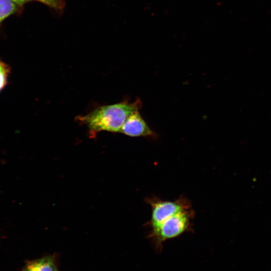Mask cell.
Wrapping results in <instances>:
<instances>
[{"label":"cell","instance_id":"obj_1","mask_svg":"<svg viewBox=\"0 0 271 271\" xmlns=\"http://www.w3.org/2000/svg\"><path fill=\"white\" fill-rule=\"evenodd\" d=\"M142 105L140 99L132 102L124 101L100 106L85 115L78 116L77 119L86 125L90 133L93 134L101 131L120 132L128 116L139 110Z\"/></svg>","mask_w":271,"mask_h":271},{"label":"cell","instance_id":"obj_2","mask_svg":"<svg viewBox=\"0 0 271 271\" xmlns=\"http://www.w3.org/2000/svg\"><path fill=\"white\" fill-rule=\"evenodd\" d=\"M194 217V211L192 208L180 212L150 229L147 237L159 252L162 250L164 242L192 230Z\"/></svg>","mask_w":271,"mask_h":271},{"label":"cell","instance_id":"obj_3","mask_svg":"<svg viewBox=\"0 0 271 271\" xmlns=\"http://www.w3.org/2000/svg\"><path fill=\"white\" fill-rule=\"evenodd\" d=\"M145 201L151 209L150 219L146 225L150 229L156 227L173 215L191 208L190 201L183 196L173 201L162 200L154 196L147 198Z\"/></svg>","mask_w":271,"mask_h":271},{"label":"cell","instance_id":"obj_4","mask_svg":"<svg viewBox=\"0 0 271 271\" xmlns=\"http://www.w3.org/2000/svg\"><path fill=\"white\" fill-rule=\"evenodd\" d=\"M120 132L132 137H155V133L148 125L139 110L132 112L128 116Z\"/></svg>","mask_w":271,"mask_h":271},{"label":"cell","instance_id":"obj_5","mask_svg":"<svg viewBox=\"0 0 271 271\" xmlns=\"http://www.w3.org/2000/svg\"><path fill=\"white\" fill-rule=\"evenodd\" d=\"M21 271H58L57 256L53 254L27 261Z\"/></svg>","mask_w":271,"mask_h":271},{"label":"cell","instance_id":"obj_6","mask_svg":"<svg viewBox=\"0 0 271 271\" xmlns=\"http://www.w3.org/2000/svg\"><path fill=\"white\" fill-rule=\"evenodd\" d=\"M19 7L11 0H0V25L5 19L15 13Z\"/></svg>","mask_w":271,"mask_h":271},{"label":"cell","instance_id":"obj_7","mask_svg":"<svg viewBox=\"0 0 271 271\" xmlns=\"http://www.w3.org/2000/svg\"><path fill=\"white\" fill-rule=\"evenodd\" d=\"M11 70L8 64L0 60V91L8 84Z\"/></svg>","mask_w":271,"mask_h":271},{"label":"cell","instance_id":"obj_8","mask_svg":"<svg viewBox=\"0 0 271 271\" xmlns=\"http://www.w3.org/2000/svg\"><path fill=\"white\" fill-rule=\"evenodd\" d=\"M31 1V0H30ZM39 2L56 11H62L65 6L62 0H33Z\"/></svg>","mask_w":271,"mask_h":271},{"label":"cell","instance_id":"obj_9","mask_svg":"<svg viewBox=\"0 0 271 271\" xmlns=\"http://www.w3.org/2000/svg\"><path fill=\"white\" fill-rule=\"evenodd\" d=\"M11 1L14 2L19 7H21L23 6L24 4H25L26 3H27L28 2L30 1V0H11Z\"/></svg>","mask_w":271,"mask_h":271}]
</instances>
